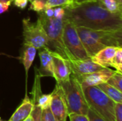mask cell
<instances>
[{
  "label": "cell",
  "mask_w": 122,
  "mask_h": 121,
  "mask_svg": "<svg viewBox=\"0 0 122 121\" xmlns=\"http://www.w3.org/2000/svg\"><path fill=\"white\" fill-rule=\"evenodd\" d=\"M116 72L110 68H104L96 72L88 74L75 76L82 88L89 86H97L98 85L107 83L111 76Z\"/></svg>",
  "instance_id": "9"
},
{
  "label": "cell",
  "mask_w": 122,
  "mask_h": 121,
  "mask_svg": "<svg viewBox=\"0 0 122 121\" xmlns=\"http://www.w3.org/2000/svg\"><path fill=\"white\" fill-rule=\"evenodd\" d=\"M11 2H12V0L6 1H0V14L6 12L9 9Z\"/></svg>",
  "instance_id": "29"
},
{
  "label": "cell",
  "mask_w": 122,
  "mask_h": 121,
  "mask_svg": "<svg viewBox=\"0 0 122 121\" xmlns=\"http://www.w3.org/2000/svg\"><path fill=\"white\" fill-rule=\"evenodd\" d=\"M87 116L89 119V121H106L102 118L100 116H99L94 111H93L92 109H89Z\"/></svg>",
  "instance_id": "28"
},
{
  "label": "cell",
  "mask_w": 122,
  "mask_h": 121,
  "mask_svg": "<svg viewBox=\"0 0 122 121\" xmlns=\"http://www.w3.org/2000/svg\"><path fill=\"white\" fill-rule=\"evenodd\" d=\"M38 20L43 26L49 39L47 47L61 55L63 58L71 60V57L65 46L63 40L64 19H56L54 17H46L44 11L38 14Z\"/></svg>",
  "instance_id": "4"
},
{
  "label": "cell",
  "mask_w": 122,
  "mask_h": 121,
  "mask_svg": "<svg viewBox=\"0 0 122 121\" xmlns=\"http://www.w3.org/2000/svg\"><path fill=\"white\" fill-rule=\"evenodd\" d=\"M108 84L111 85L112 86L114 87L117 90L122 92V73L116 72L111 76V78L107 82Z\"/></svg>",
  "instance_id": "18"
},
{
  "label": "cell",
  "mask_w": 122,
  "mask_h": 121,
  "mask_svg": "<svg viewBox=\"0 0 122 121\" xmlns=\"http://www.w3.org/2000/svg\"><path fill=\"white\" fill-rule=\"evenodd\" d=\"M29 1V0H12V1H14V6L17 8H19L20 9H25Z\"/></svg>",
  "instance_id": "30"
},
{
  "label": "cell",
  "mask_w": 122,
  "mask_h": 121,
  "mask_svg": "<svg viewBox=\"0 0 122 121\" xmlns=\"http://www.w3.org/2000/svg\"><path fill=\"white\" fill-rule=\"evenodd\" d=\"M68 118L69 121H89L87 116L81 114H69Z\"/></svg>",
  "instance_id": "26"
},
{
  "label": "cell",
  "mask_w": 122,
  "mask_h": 121,
  "mask_svg": "<svg viewBox=\"0 0 122 121\" xmlns=\"http://www.w3.org/2000/svg\"><path fill=\"white\" fill-rule=\"evenodd\" d=\"M29 1H32V0H29ZM43 1H45V2H46V1H47V0H43Z\"/></svg>",
  "instance_id": "36"
},
{
  "label": "cell",
  "mask_w": 122,
  "mask_h": 121,
  "mask_svg": "<svg viewBox=\"0 0 122 121\" xmlns=\"http://www.w3.org/2000/svg\"><path fill=\"white\" fill-rule=\"evenodd\" d=\"M39 56L40 59V67L39 68H37V71L40 76H49L54 78L53 62L51 55V50L47 46L39 48Z\"/></svg>",
  "instance_id": "12"
},
{
  "label": "cell",
  "mask_w": 122,
  "mask_h": 121,
  "mask_svg": "<svg viewBox=\"0 0 122 121\" xmlns=\"http://www.w3.org/2000/svg\"><path fill=\"white\" fill-rule=\"evenodd\" d=\"M51 102L49 109L57 121H66L68 110L64 91L61 86L56 83L54 89L51 93Z\"/></svg>",
  "instance_id": "8"
},
{
  "label": "cell",
  "mask_w": 122,
  "mask_h": 121,
  "mask_svg": "<svg viewBox=\"0 0 122 121\" xmlns=\"http://www.w3.org/2000/svg\"><path fill=\"white\" fill-rule=\"evenodd\" d=\"M36 54V48L34 46H33L31 44L24 43L21 50V56L19 58L21 59L25 69L26 82H27L28 72L34 62Z\"/></svg>",
  "instance_id": "15"
},
{
  "label": "cell",
  "mask_w": 122,
  "mask_h": 121,
  "mask_svg": "<svg viewBox=\"0 0 122 121\" xmlns=\"http://www.w3.org/2000/svg\"><path fill=\"white\" fill-rule=\"evenodd\" d=\"M0 121H2V120H1V117H0Z\"/></svg>",
  "instance_id": "37"
},
{
  "label": "cell",
  "mask_w": 122,
  "mask_h": 121,
  "mask_svg": "<svg viewBox=\"0 0 122 121\" xmlns=\"http://www.w3.org/2000/svg\"><path fill=\"white\" fill-rule=\"evenodd\" d=\"M22 25L24 43L31 44L36 49L47 46L49 43L48 36L43 26L38 19L36 22H32L29 18L24 19L22 20Z\"/></svg>",
  "instance_id": "7"
},
{
  "label": "cell",
  "mask_w": 122,
  "mask_h": 121,
  "mask_svg": "<svg viewBox=\"0 0 122 121\" xmlns=\"http://www.w3.org/2000/svg\"><path fill=\"white\" fill-rule=\"evenodd\" d=\"M41 112H42V110L39 107L34 106V109L31 113L33 121H41Z\"/></svg>",
  "instance_id": "27"
},
{
  "label": "cell",
  "mask_w": 122,
  "mask_h": 121,
  "mask_svg": "<svg viewBox=\"0 0 122 121\" xmlns=\"http://www.w3.org/2000/svg\"><path fill=\"white\" fill-rule=\"evenodd\" d=\"M34 109V104L31 99L27 95V91H26L25 97L23 99L21 103L16 108L15 112L12 114L10 121H23L29 117Z\"/></svg>",
  "instance_id": "14"
},
{
  "label": "cell",
  "mask_w": 122,
  "mask_h": 121,
  "mask_svg": "<svg viewBox=\"0 0 122 121\" xmlns=\"http://www.w3.org/2000/svg\"><path fill=\"white\" fill-rule=\"evenodd\" d=\"M70 4L69 0H47L46 2V8H55L58 6L65 7Z\"/></svg>",
  "instance_id": "22"
},
{
  "label": "cell",
  "mask_w": 122,
  "mask_h": 121,
  "mask_svg": "<svg viewBox=\"0 0 122 121\" xmlns=\"http://www.w3.org/2000/svg\"><path fill=\"white\" fill-rule=\"evenodd\" d=\"M82 89L90 109L106 121H116L114 118L115 102L97 86L84 87Z\"/></svg>",
  "instance_id": "5"
},
{
  "label": "cell",
  "mask_w": 122,
  "mask_h": 121,
  "mask_svg": "<svg viewBox=\"0 0 122 121\" xmlns=\"http://www.w3.org/2000/svg\"><path fill=\"white\" fill-rule=\"evenodd\" d=\"M56 83L61 86L64 91L68 114H81L87 116L89 108L81 86L76 77L71 74L68 80Z\"/></svg>",
  "instance_id": "3"
},
{
  "label": "cell",
  "mask_w": 122,
  "mask_h": 121,
  "mask_svg": "<svg viewBox=\"0 0 122 121\" xmlns=\"http://www.w3.org/2000/svg\"><path fill=\"white\" fill-rule=\"evenodd\" d=\"M41 121H57L51 113L49 108L42 110Z\"/></svg>",
  "instance_id": "23"
},
{
  "label": "cell",
  "mask_w": 122,
  "mask_h": 121,
  "mask_svg": "<svg viewBox=\"0 0 122 121\" xmlns=\"http://www.w3.org/2000/svg\"><path fill=\"white\" fill-rule=\"evenodd\" d=\"M0 1H10V0H0Z\"/></svg>",
  "instance_id": "35"
},
{
  "label": "cell",
  "mask_w": 122,
  "mask_h": 121,
  "mask_svg": "<svg viewBox=\"0 0 122 121\" xmlns=\"http://www.w3.org/2000/svg\"><path fill=\"white\" fill-rule=\"evenodd\" d=\"M54 9V17L56 19H62L65 16V9L62 6H58Z\"/></svg>",
  "instance_id": "25"
},
{
  "label": "cell",
  "mask_w": 122,
  "mask_h": 121,
  "mask_svg": "<svg viewBox=\"0 0 122 121\" xmlns=\"http://www.w3.org/2000/svg\"><path fill=\"white\" fill-rule=\"evenodd\" d=\"M69 1H70V3L71 4V3H73L75 0H69Z\"/></svg>",
  "instance_id": "34"
},
{
  "label": "cell",
  "mask_w": 122,
  "mask_h": 121,
  "mask_svg": "<svg viewBox=\"0 0 122 121\" xmlns=\"http://www.w3.org/2000/svg\"><path fill=\"white\" fill-rule=\"evenodd\" d=\"M51 98V93H49V94H44V93H42L39 96V98H38L36 104L34 105V106L39 107L41 110L49 108V106H50Z\"/></svg>",
  "instance_id": "20"
},
{
  "label": "cell",
  "mask_w": 122,
  "mask_h": 121,
  "mask_svg": "<svg viewBox=\"0 0 122 121\" xmlns=\"http://www.w3.org/2000/svg\"><path fill=\"white\" fill-rule=\"evenodd\" d=\"M51 55L53 62L54 78L56 82L68 80L71 74L69 60L63 58L61 55L51 50Z\"/></svg>",
  "instance_id": "10"
},
{
  "label": "cell",
  "mask_w": 122,
  "mask_h": 121,
  "mask_svg": "<svg viewBox=\"0 0 122 121\" xmlns=\"http://www.w3.org/2000/svg\"><path fill=\"white\" fill-rule=\"evenodd\" d=\"M120 47L107 46L98 51L94 56L91 57L92 60L103 68H109L112 66V60L117 51Z\"/></svg>",
  "instance_id": "13"
},
{
  "label": "cell",
  "mask_w": 122,
  "mask_h": 121,
  "mask_svg": "<svg viewBox=\"0 0 122 121\" xmlns=\"http://www.w3.org/2000/svg\"><path fill=\"white\" fill-rule=\"evenodd\" d=\"M71 74L74 76L88 74L104 68L94 62L91 58L84 60H69Z\"/></svg>",
  "instance_id": "11"
},
{
  "label": "cell",
  "mask_w": 122,
  "mask_h": 121,
  "mask_svg": "<svg viewBox=\"0 0 122 121\" xmlns=\"http://www.w3.org/2000/svg\"><path fill=\"white\" fill-rule=\"evenodd\" d=\"M97 87L102 90L109 98L115 103H122V92L117 90L114 87L108 84L107 83H101Z\"/></svg>",
  "instance_id": "16"
},
{
  "label": "cell",
  "mask_w": 122,
  "mask_h": 121,
  "mask_svg": "<svg viewBox=\"0 0 122 121\" xmlns=\"http://www.w3.org/2000/svg\"><path fill=\"white\" fill-rule=\"evenodd\" d=\"M76 31L89 57L107 46L122 47V30H94L77 26Z\"/></svg>",
  "instance_id": "2"
},
{
  "label": "cell",
  "mask_w": 122,
  "mask_h": 121,
  "mask_svg": "<svg viewBox=\"0 0 122 121\" xmlns=\"http://www.w3.org/2000/svg\"><path fill=\"white\" fill-rule=\"evenodd\" d=\"M46 8V2L43 0H32L29 6V10L36 11L37 14L43 12Z\"/></svg>",
  "instance_id": "21"
},
{
  "label": "cell",
  "mask_w": 122,
  "mask_h": 121,
  "mask_svg": "<svg viewBox=\"0 0 122 121\" xmlns=\"http://www.w3.org/2000/svg\"><path fill=\"white\" fill-rule=\"evenodd\" d=\"M88 1V0H75L74 1H76V2H81V1Z\"/></svg>",
  "instance_id": "33"
},
{
  "label": "cell",
  "mask_w": 122,
  "mask_h": 121,
  "mask_svg": "<svg viewBox=\"0 0 122 121\" xmlns=\"http://www.w3.org/2000/svg\"><path fill=\"white\" fill-rule=\"evenodd\" d=\"M23 121H33V118H32L31 114L29 117H27L25 120H24Z\"/></svg>",
  "instance_id": "32"
},
{
  "label": "cell",
  "mask_w": 122,
  "mask_h": 121,
  "mask_svg": "<svg viewBox=\"0 0 122 121\" xmlns=\"http://www.w3.org/2000/svg\"></svg>",
  "instance_id": "38"
},
{
  "label": "cell",
  "mask_w": 122,
  "mask_h": 121,
  "mask_svg": "<svg viewBox=\"0 0 122 121\" xmlns=\"http://www.w3.org/2000/svg\"><path fill=\"white\" fill-rule=\"evenodd\" d=\"M114 118L116 121H122V103H116L114 106Z\"/></svg>",
  "instance_id": "24"
},
{
  "label": "cell",
  "mask_w": 122,
  "mask_h": 121,
  "mask_svg": "<svg viewBox=\"0 0 122 121\" xmlns=\"http://www.w3.org/2000/svg\"><path fill=\"white\" fill-rule=\"evenodd\" d=\"M63 40L71 60H84L91 58L81 41L76 26L65 18L63 26Z\"/></svg>",
  "instance_id": "6"
},
{
  "label": "cell",
  "mask_w": 122,
  "mask_h": 121,
  "mask_svg": "<svg viewBox=\"0 0 122 121\" xmlns=\"http://www.w3.org/2000/svg\"><path fill=\"white\" fill-rule=\"evenodd\" d=\"M108 11L112 13H122V0H98Z\"/></svg>",
  "instance_id": "17"
},
{
  "label": "cell",
  "mask_w": 122,
  "mask_h": 121,
  "mask_svg": "<svg viewBox=\"0 0 122 121\" xmlns=\"http://www.w3.org/2000/svg\"><path fill=\"white\" fill-rule=\"evenodd\" d=\"M64 8V18L76 27L105 31L122 30V13L110 12L98 0L74 1Z\"/></svg>",
  "instance_id": "1"
},
{
  "label": "cell",
  "mask_w": 122,
  "mask_h": 121,
  "mask_svg": "<svg viewBox=\"0 0 122 121\" xmlns=\"http://www.w3.org/2000/svg\"><path fill=\"white\" fill-rule=\"evenodd\" d=\"M112 67L115 68L117 72L122 73V47L117 49L112 60Z\"/></svg>",
  "instance_id": "19"
},
{
  "label": "cell",
  "mask_w": 122,
  "mask_h": 121,
  "mask_svg": "<svg viewBox=\"0 0 122 121\" xmlns=\"http://www.w3.org/2000/svg\"><path fill=\"white\" fill-rule=\"evenodd\" d=\"M44 15L48 18L54 17V9L53 8H45L44 11Z\"/></svg>",
  "instance_id": "31"
}]
</instances>
